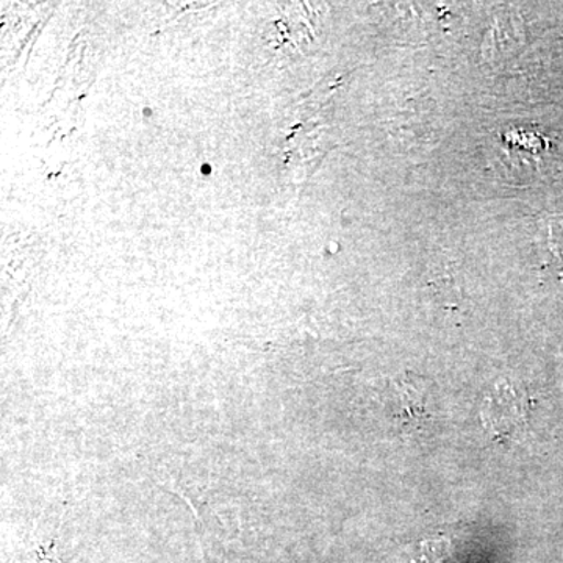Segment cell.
Here are the masks:
<instances>
[{"instance_id": "obj_1", "label": "cell", "mask_w": 563, "mask_h": 563, "mask_svg": "<svg viewBox=\"0 0 563 563\" xmlns=\"http://www.w3.org/2000/svg\"><path fill=\"white\" fill-rule=\"evenodd\" d=\"M529 399L523 388L514 383H499L485 401V426L498 437H512L523 431L528 420Z\"/></svg>"}, {"instance_id": "obj_2", "label": "cell", "mask_w": 563, "mask_h": 563, "mask_svg": "<svg viewBox=\"0 0 563 563\" xmlns=\"http://www.w3.org/2000/svg\"><path fill=\"white\" fill-rule=\"evenodd\" d=\"M547 262L543 269L563 280V217L554 214L547 221Z\"/></svg>"}]
</instances>
